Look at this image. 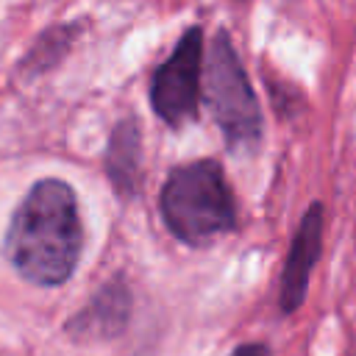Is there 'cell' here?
Returning <instances> with one entry per match:
<instances>
[{
  "mask_svg": "<svg viewBox=\"0 0 356 356\" xmlns=\"http://www.w3.org/2000/svg\"><path fill=\"white\" fill-rule=\"evenodd\" d=\"M83 225L70 184L42 178L17 206L6 231V256L36 286L64 284L81 259Z\"/></svg>",
  "mask_w": 356,
  "mask_h": 356,
  "instance_id": "obj_1",
  "label": "cell"
},
{
  "mask_svg": "<svg viewBox=\"0 0 356 356\" xmlns=\"http://www.w3.org/2000/svg\"><path fill=\"white\" fill-rule=\"evenodd\" d=\"M161 217L172 236L186 245H206L236 222L234 195L214 159L175 167L161 189Z\"/></svg>",
  "mask_w": 356,
  "mask_h": 356,
  "instance_id": "obj_2",
  "label": "cell"
},
{
  "mask_svg": "<svg viewBox=\"0 0 356 356\" xmlns=\"http://www.w3.org/2000/svg\"><path fill=\"white\" fill-rule=\"evenodd\" d=\"M206 103L220 125L231 150H253L261 136V111L245 67L228 39L220 31L209 50L206 64Z\"/></svg>",
  "mask_w": 356,
  "mask_h": 356,
  "instance_id": "obj_3",
  "label": "cell"
},
{
  "mask_svg": "<svg viewBox=\"0 0 356 356\" xmlns=\"http://www.w3.org/2000/svg\"><path fill=\"white\" fill-rule=\"evenodd\" d=\"M200 70H203V31L195 25L178 39L170 58L159 64L150 78V106L170 128H181L197 117Z\"/></svg>",
  "mask_w": 356,
  "mask_h": 356,
  "instance_id": "obj_4",
  "label": "cell"
},
{
  "mask_svg": "<svg viewBox=\"0 0 356 356\" xmlns=\"http://www.w3.org/2000/svg\"><path fill=\"white\" fill-rule=\"evenodd\" d=\"M320 245H323V206L312 203L300 217V225L292 236V248L281 273V312L292 314L303 303L309 289V275L320 256Z\"/></svg>",
  "mask_w": 356,
  "mask_h": 356,
  "instance_id": "obj_5",
  "label": "cell"
},
{
  "mask_svg": "<svg viewBox=\"0 0 356 356\" xmlns=\"http://www.w3.org/2000/svg\"><path fill=\"white\" fill-rule=\"evenodd\" d=\"M131 320V292L122 278L108 281L72 320L64 331L75 342H103L120 337Z\"/></svg>",
  "mask_w": 356,
  "mask_h": 356,
  "instance_id": "obj_6",
  "label": "cell"
},
{
  "mask_svg": "<svg viewBox=\"0 0 356 356\" xmlns=\"http://www.w3.org/2000/svg\"><path fill=\"white\" fill-rule=\"evenodd\" d=\"M106 175L120 197H136L142 186V131L136 117L114 125L106 147Z\"/></svg>",
  "mask_w": 356,
  "mask_h": 356,
  "instance_id": "obj_7",
  "label": "cell"
},
{
  "mask_svg": "<svg viewBox=\"0 0 356 356\" xmlns=\"http://www.w3.org/2000/svg\"><path fill=\"white\" fill-rule=\"evenodd\" d=\"M75 36H78V25H56V28L42 31V36L33 42L28 56L19 61V72L25 78H33V75H42V72L53 70L67 56Z\"/></svg>",
  "mask_w": 356,
  "mask_h": 356,
  "instance_id": "obj_8",
  "label": "cell"
},
{
  "mask_svg": "<svg viewBox=\"0 0 356 356\" xmlns=\"http://www.w3.org/2000/svg\"><path fill=\"white\" fill-rule=\"evenodd\" d=\"M231 356H270V348L261 342H248V345H239Z\"/></svg>",
  "mask_w": 356,
  "mask_h": 356,
  "instance_id": "obj_9",
  "label": "cell"
}]
</instances>
